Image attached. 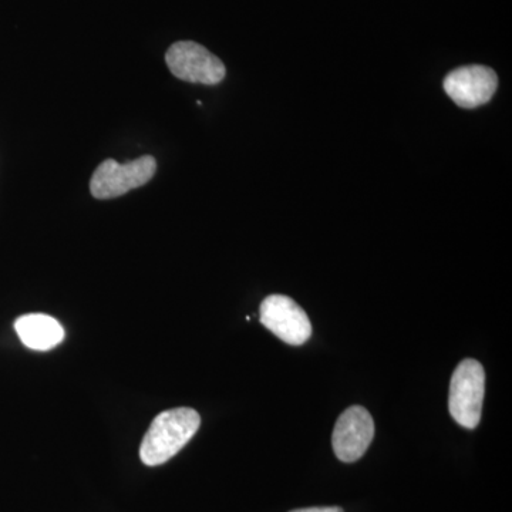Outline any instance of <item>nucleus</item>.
<instances>
[{
    "label": "nucleus",
    "mask_w": 512,
    "mask_h": 512,
    "mask_svg": "<svg viewBox=\"0 0 512 512\" xmlns=\"http://www.w3.org/2000/svg\"><path fill=\"white\" fill-rule=\"evenodd\" d=\"M200 426V414L190 407H178L158 414L141 443V461L148 467L167 463L187 446Z\"/></svg>",
    "instance_id": "f257e3e1"
},
{
    "label": "nucleus",
    "mask_w": 512,
    "mask_h": 512,
    "mask_svg": "<svg viewBox=\"0 0 512 512\" xmlns=\"http://www.w3.org/2000/svg\"><path fill=\"white\" fill-rule=\"evenodd\" d=\"M485 394L484 367L476 359H466L451 377L448 410L461 427L474 430L481 420Z\"/></svg>",
    "instance_id": "f03ea898"
},
{
    "label": "nucleus",
    "mask_w": 512,
    "mask_h": 512,
    "mask_svg": "<svg viewBox=\"0 0 512 512\" xmlns=\"http://www.w3.org/2000/svg\"><path fill=\"white\" fill-rule=\"evenodd\" d=\"M157 171L156 158L143 156L126 164L117 161H103L94 171L90 191L97 200H111L131 190L143 187Z\"/></svg>",
    "instance_id": "7ed1b4c3"
},
{
    "label": "nucleus",
    "mask_w": 512,
    "mask_h": 512,
    "mask_svg": "<svg viewBox=\"0 0 512 512\" xmlns=\"http://www.w3.org/2000/svg\"><path fill=\"white\" fill-rule=\"evenodd\" d=\"M165 63L177 79L215 86L224 80L225 64L195 42H177L165 53Z\"/></svg>",
    "instance_id": "20e7f679"
},
{
    "label": "nucleus",
    "mask_w": 512,
    "mask_h": 512,
    "mask_svg": "<svg viewBox=\"0 0 512 512\" xmlns=\"http://www.w3.org/2000/svg\"><path fill=\"white\" fill-rule=\"evenodd\" d=\"M259 320L288 345L301 346L312 335L311 320L289 296L271 295L265 298L259 308Z\"/></svg>",
    "instance_id": "39448f33"
},
{
    "label": "nucleus",
    "mask_w": 512,
    "mask_h": 512,
    "mask_svg": "<svg viewBox=\"0 0 512 512\" xmlns=\"http://www.w3.org/2000/svg\"><path fill=\"white\" fill-rule=\"evenodd\" d=\"M444 90L461 109H477L493 99L498 76L491 67L471 64L458 67L444 79Z\"/></svg>",
    "instance_id": "423d86ee"
},
{
    "label": "nucleus",
    "mask_w": 512,
    "mask_h": 512,
    "mask_svg": "<svg viewBox=\"0 0 512 512\" xmlns=\"http://www.w3.org/2000/svg\"><path fill=\"white\" fill-rule=\"evenodd\" d=\"M375 437V421L365 407L352 406L340 414L333 430L332 444L343 463H355L366 453Z\"/></svg>",
    "instance_id": "0eeeda50"
},
{
    "label": "nucleus",
    "mask_w": 512,
    "mask_h": 512,
    "mask_svg": "<svg viewBox=\"0 0 512 512\" xmlns=\"http://www.w3.org/2000/svg\"><path fill=\"white\" fill-rule=\"evenodd\" d=\"M16 333L26 348L46 352L55 349L64 339V329L52 316L29 313L15 322Z\"/></svg>",
    "instance_id": "6e6552de"
},
{
    "label": "nucleus",
    "mask_w": 512,
    "mask_h": 512,
    "mask_svg": "<svg viewBox=\"0 0 512 512\" xmlns=\"http://www.w3.org/2000/svg\"><path fill=\"white\" fill-rule=\"evenodd\" d=\"M291 512H343L340 507H311V508H299V510H293Z\"/></svg>",
    "instance_id": "1a4fd4ad"
}]
</instances>
